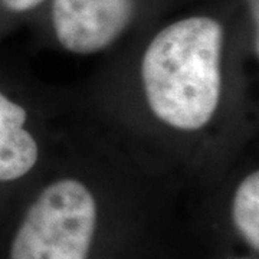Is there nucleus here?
<instances>
[{
  "instance_id": "nucleus-6",
  "label": "nucleus",
  "mask_w": 259,
  "mask_h": 259,
  "mask_svg": "<svg viewBox=\"0 0 259 259\" xmlns=\"http://www.w3.org/2000/svg\"><path fill=\"white\" fill-rule=\"evenodd\" d=\"M44 0H2V3L13 12H26L39 6Z\"/></svg>"
},
{
  "instance_id": "nucleus-1",
  "label": "nucleus",
  "mask_w": 259,
  "mask_h": 259,
  "mask_svg": "<svg viewBox=\"0 0 259 259\" xmlns=\"http://www.w3.org/2000/svg\"><path fill=\"white\" fill-rule=\"evenodd\" d=\"M223 30L206 16L179 20L150 42L141 64L148 105L179 130L204 127L221 100Z\"/></svg>"
},
{
  "instance_id": "nucleus-3",
  "label": "nucleus",
  "mask_w": 259,
  "mask_h": 259,
  "mask_svg": "<svg viewBox=\"0 0 259 259\" xmlns=\"http://www.w3.org/2000/svg\"><path fill=\"white\" fill-rule=\"evenodd\" d=\"M133 9L134 0H54L56 39L72 54L100 52L125 30Z\"/></svg>"
},
{
  "instance_id": "nucleus-2",
  "label": "nucleus",
  "mask_w": 259,
  "mask_h": 259,
  "mask_svg": "<svg viewBox=\"0 0 259 259\" xmlns=\"http://www.w3.org/2000/svg\"><path fill=\"white\" fill-rule=\"evenodd\" d=\"M97 223L91 192L74 179L42 190L10 246L9 259H88Z\"/></svg>"
},
{
  "instance_id": "nucleus-4",
  "label": "nucleus",
  "mask_w": 259,
  "mask_h": 259,
  "mask_svg": "<svg viewBox=\"0 0 259 259\" xmlns=\"http://www.w3.org/2000/svg\"><path fill=\"white\" fill-rule=\"evenodd\" d=\"M28 114L0 93V182L18 180L35 167L39 148L25 128Z\"/></svg>"
},
{
  "instance_id": "nucleus-7",
  "label": "nucleus",
  "mask_w": 259,
  "mask_h": 259,
  "mask_svg": "<svg viewBox=\"0 0 259 259\" xmlns=\"http://www.w3.org/2000/svg\"><path fill=\"white\" fill-rule=\"evenodd\" d=\"M250 12H252V18L255 19V25L258 28L259 22V0H249Z\"/></svg>"
},
{
  "instance_id": "nucleus-5",
  "label": "nucleus",
  "mask_w": 259,
  "mask_h": 259,
  "mask_svg": "<svg viewBox=\"0 0 259 259\" xmlns=\"http://www.w3.org/2000/svg\"><path fill=\"white\" fill-rule=\"evenodd\" d=\"M232 216L238 231L250 248L259 249V173L253 171L242 182L232 206Z\"/></svg>"
}]
</instances>
